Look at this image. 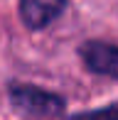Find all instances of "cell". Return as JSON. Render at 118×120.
I'll return each mask as SVG.
<instances>
[{
    "mask_svg": "<svg viewBox=\"0 0 118 120\" xmlns=\"http://www.w3.org/2000/svg\"><path fill=\"white\" fill-rule=\"evenodd\" d=\"M10 103L15 110L25 113V115L52 118V115H62L64 110V101L57 93H49V91H42L27 83H17L10 88Z\"/></svg>",
    "mask_w": 118,
    "mask_h": 120,
    "instance_id": "obj_1",
    "label": "cell"
},
{
    "mask_svg": "<svg viewBox=\"0 0 118 120\" xmlns=\"http://www.w3.org/2000/svg\"><path fill=\"white\" fill-rule=\"evenodd\" d=\"M79 54H81V59H84L89 71L111 76V79L118 81V47L116 44L91 39V42H84L81 44Z\"/></svg>",
    "mask_w": 118,
    "mask_h": 120,
    "instance_id": "obj_2",
    "label": "cell"
},
{
    "mask_svg": "<svg viewBox=\"0 0 118 120\" xmlns=\"http://www.w3.org/2000/svg\"><path fill=\"white\" fill-rule=\"evenodd\" d=\"M67 0H20V17L30 30H42L62 15Z\"/></svg>",
    "mask_w": 118,
    "mask_h": 120,
    "instance_id": "obj_3",
    "label": "cell"
},
{
    "mask_svg": "<svg viewBox=\"0 0 118 120\" xmlns=\"http://www.w3.org/2000/svg\"><path fill=\"white\" fill-rule=\"evenodd\" d=\"M67 120H118V105L98 108V110H84L76 115H69Z\"/></svg>",
    "mask_w": 118,
    "mask_h": 120,
    "instance_id": "obj_4",
    "label": "cell"
}]
</instances>
